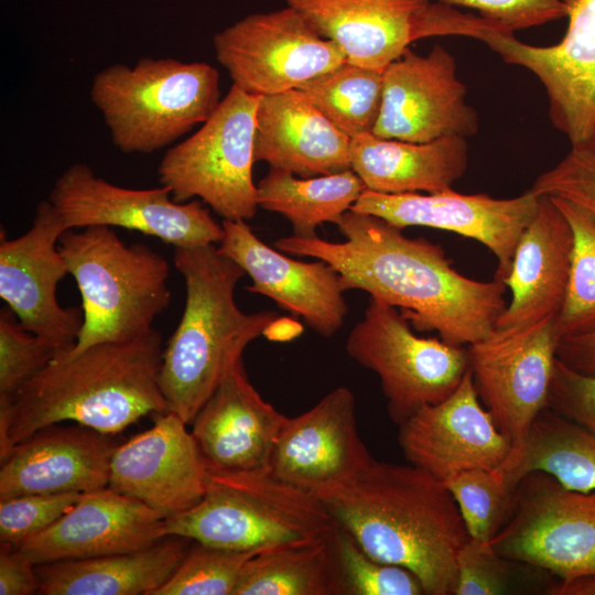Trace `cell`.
<instances>
[{
    "label": "cell",
    "instance_id": "6da1fadb",
    "mask_svg": "<svg viewBox=\"0 0 595 595\" xmlns=\"http://www.w3.org/2000/svg\"><path fill=\"white\" fill-rule=\"evenodd\" d=\"M344 241L281 237L278 250L323 260L344 291L361 290L396 309L421 333L468 346L486 338L505 310L506 284L459 273L439 244L410 238L387 220L354 209L335 223Z\"/></svg>",
    "mask_w": 595,
    "mask_h": 595
},
{
    "label": "cell",
    "instance_id": "7a4b0ae2",
    "mask_svg": "<svg viewBox=\"0 0 595 595\" xmlns=\"http://www.w3.org/2000/svg\"><path fill=\"white\" fill-rule=\"evenodd\" d=\"M163 342L156 329L53 359L0 398V461L37 430L72 421L118 434L150 413L169 412L160 387Z\"/></svg>",
    "mask_w": 595,
    "mask_h": 595
},
{
    "label": "cell",
    "instance_id": "3957f363",
    "mask_svg": "<svg viewBox=\"0 0 595 595\" xmlns=\"http://www.w3.org/2000/svg\"><path fill=\"white\" fill-rule=\"evenodd\" d=\"M322 501L374 559L407 569L426 595H453L470 538L445 484L414 466L378 462Z\"/></svg>",
    "mask_w": 595,
    "mask_h": 595
},
{
    "label": "cell",
    "instance_id": "277c9868",
    "mask_svg": "<svg viewBox=\"0 0 595 595\" xmlns=\"http://www.w3.org/2000/svg\"><path fill=\"white\" fill-rule=\"evenodd\" d=\"M173 263L185 283L181 320L162 354L160 387L169 411L191 424L216 388L242 360L256 338H282L273 311L242 312L235 290L246 274L216 245L174 248Z\"/></svg>",
    "mask_w": 595,
    "mask_h": 595
},
{
    "label": "cell",
    "instance_id": "5b68a950",
    "mask_svg": "<svg viewBox=\"0 0 595 595\" xmlns=\"http://www.w3.org/2000/svg\"><path fill=\"white\" fill-rule=\"evenodd\" d=\"M58 249L82 299L83 326L68 355L144 335L169 307V262L147 245L126 244L112 227L89 226L66 230Z\"/></svg>",
    "mask_w": 595,
    "mask_h": 595
},
{
    "label": "cell",
    "instance_id": "8992f818",
    "mask_svg": "<svg viewBox=\"0 0 595 595\" xmlns=\"http://www.w3.org/2000/svg\"><path fill=\"white\" fill-rule=\"evenodd\" d=\"M336 522L314 495L269 469L209 472L201 501L165 519V534L232 551H264L331 536Z\"/></svg>",
    "mask_w": 595,
    "mask_h": 595
},
{
    "label": "cell",
    "instance_id": "52a82bcc",
    "mask_svg": "<svg viewBox=\"0 0 595 595\" xmlns=\"http://www.w3.org/2000/svg\"><path fill=\"white\" fill-rule=\"evenodd\" d=\"M113 144L123 153H152L204 123L220 102L219 73L204 62L143 57L112 64L90 88Z\"/></svg>",
    "mask_w": 595,
    "mask_h": 595
},
{
    "label": "cell",
    "instance_id": "ba28073f",
    "mask_svg": "<svg viewBox=\"0 0 595 595\" xmlns=\"http://www.w3.org/2000/svg\"><path fill=\"white\" fill-rule=\"evenodd\" d=\"M259 98L232 84L202 127L166 150L158 169L159 181L175 202L197 197L223 219L255 217L259 207L252 175Z\"/></svg>",
    "mask_w": 595,
    "mask_h": 595
},
{
    "label": "cell",
    "instance_id": "9c48e42d",
    "mask_svg": "<svg viewBox=\"0 0 595 595\" xmlns=\"http://www.w3.org/2000/svg\"><path fill=\"white\" fill-rule=\"evenodd\" d=\"M346 351L377 374L389 416L398 425L448 397L468 370L467 348L416 335L398 309L374 298L351 328Z\"/></svg>",
    "mask_w": 595,
    "mask_h": 595
},
{
    "label": "cell",
    "instance_id": "30bf717a",
    "mask_svg": "<svg viewBox=\"0 0 595 595\" xmlns=\"http://www.w3.org/2000/svg\"><path fill=\"white\" fill-rule=\"evenodd\" d=\"M347 62L383 72L411 43L430 36L463 35L477 40L501 31L484 18L430 0H286ZM504 32V31H501Z\"/></svg>",
    "mask_w": 595,
    "mask_h": 595
},
{
    "label": "cell",
    "instance_id": "8fae6325",
    "mask_svg": "<svg viewBox=\"0 0 595 595\" xmlns=\"http://www.w3.org/2000/svg\"><path fill=\"white\" fill-rule=\"evenodd\" d=\"M490 544L508 561L548 570L559 580L595 575V490L567 489L547 473H528Z\"/></svg>",
    "mask_w": 595,
    "mask_h": 595
},
{
    "label": "cell",
    "instance_id": "7c38bea8",
    "mask_svg": "<svg viewBox=\"0 0 595 595\" xmlns=\"http://www.w3.org/2000/svg\"><path fill=\"white\" fill-rule=\"evenodd\" d=\"M48 201L67 230L89 226L120 227L155 237L173 248L219 244L223 225L201 201L175 202L165 186L115 185L84 163L68 166L55 181Z\"/></svg>",
    "mask_w": 595,
    "mask_h": 595
},
{
    "label": "cell",
    "instance_id": "4fadbf2b",
    "mask_svg": "<svg viewBox=\"0 0 595 595\" xmlns=\"http://www.w3.org/2000/svg\"><path fill=\"white\" fill-rule=\"evenodd\" d=\"M234 85L258 96L299 88L345 63L346 55L298 9L253 13L214 36Z\"/></svg>",
    "mask_w": 595,
    "mask_h": 595
},
{
    "label": "cell",
    "instance_id": "5bb4252c",
    "mask_svg": "<svg viewBox=\"0 0 595 595\" xmlns=\"http://www.w3.org/2000/svg\"><path fill=\"white\" fill-rule=\"evenodd\" d=\"M556 316L499 331L468 345V368L484 407L512 447L547 408L561 339Z\"/></svg>",
    "mask_w": 595,
    "mask_h": 595
},
{
    "label": "cell",
    "instance_id": "9a60e30c",
    "mask_svg": "<svg viewBox=\"0 0 595 595\" xmlns=\"http://www.w3.org/2000/svg\"><path fill=\"white\" fill-rule=\"evenodd\" d=\"M67 230L48 199L36 207L31 227L8 239L1 228L0 298L19 323L60 349L72 348L83 326L82 307H63L56 291L68 274L58 249Z\"/></svg>",
    "mask_w": 595,
    "mask_h": 595
},
{
    "label": "cell",
    "instance_id": "2e32d148",
    "mask_svg": "<svg viewBox=\"0 0 595 595\" xmlns=\"http://www.w3.org/2000/svg\"><path fill=\"white\" fill-rule=\"evenodd\" d=\"M567 18L566 33L554 45L527 44L501 31H490L482 41L539 79L552 125L571 147H581L595 142V0H576Z\"/></svg>",
    "mask_w": 595,
    "mask_h": 595
},
{
    "label": "cell",
    "instance_id": "e0dca14e",
    "mask_svg": "<svg viewBox=\"0 0 595 595\" xmlns=\"http://www.w3.org/2000/svg\"><path fill=\"white\" fill-rule=\"evenodd\" d=\"M382 101L374 134L409 142L474 136L476 110L456 74L453 55L435 45L426 55L408 48L383 71Z\"/></svg>",
    "mask_w": 595,
    "mask_h": 595
},
{
    "label": "cell",
    "instance_id": "ac0fdd59",
    "mask_svg": "<svg viewBox=\"0 0 595 595\" xmlns=\"http://www.w3.org/2000/svg\"><path fill=\"white\" fill-rule=\"evenodd\" d=\"M540 196L495 198L446 190L387 194L365 190L350 209L380 217L400 228L430 227L452 231L486 246L498 261L496 279L507 277L519 239L534 218Z\"/></svg>",
    "mask_w": 595,
    "mask_h": 595
},
{
    "label": "cell",
    "instance_id": "d6986e66",
    "mask_svg": "<svg viewBox=\"0 0 595 595\" xmlns=\"http://www.w3.org/2000/svg\"><path fill=\"white\" fill-rule=\"evenodd\" d=\"M374 459L358 432L354 393L337 387L307 411L288 416L269 470L322 500Z\"/></svg>",
    "mask_w": 595,
    "mask_h": 595
},
{
    "label": "cell",
    "instance_id": "ffe728a7",
    "mask_svg": "<svg viewBox=\"0 0 595 595\" xmlns=\"http://www.w3.org/2000/svg\"><path fill=\"white\" fill-rule=\"evenodd\" d=\"M186 423L173 412L120 443L111 458L108 487L163 518L181 515L204 497L208 467Z\"/></svg>",
    "mask_w": 595,
    "mask_h": 595
},
{
    "label": "cell",
    "instance_id": "44dd1931",
    "mask_svg": "<svg viewBox=\"0 0 595 595\" xmlns=\"http://www.w3.org/2000/svg\"><path fill=\"white\" fill-rule=\"evenodd\" d=\"M398 441L410 464L442 482L464 470L496 468L512 448L482 403L469 368L448 397L399 425Z\"/></svg>",
    "mask_w": 595,
    "mask_h": 595
},
{
    "label": "cell",
    "instance_id": "7402d4cb",
    "mask_svg": "<svg viewBox=\"0 0 595 595\" xmlns=\"http://www.w3.org/2000/svg\"><path fill=\"white\" fill-rule=\"evenodd\" d=\"M220 253L251 279L246 290L268 296L323 337L344 325L348 311L338 272L323 260L292 259L260 240L245 220L223 219Z\"/></svg>",
    "mask_w": 595,
    "mask_h": 595
},
{
    "label": "cell",
    "instance_id": "603a6c76",
    "mask_svg": "<svg viewBox=\"0 0 595 595\" xmlns=\"http://www.w3.org/2000/svg\"><path fill=\"white\" fill-rule=\"evenodd\" d=\"M165 537V518L105 487L85 493L54 524L12 549L39 565L133 552Z\"/></svg>",
    "mask_w": 595,
    "mask_h": 595
},
{
    "label": "cell",
    "instance_id": "cb8c5ba5",
    "mask_svg": "<svg viewBox=\"0 0 595 595\" xmlns=\"http://www.w3.org/2000/svg\"><path fill=\"white\" fill-rule=\"evenodd\" d=\"M119 444L113 435L80 424L42 428L1 459L0 499L108 487L111 458Z\"/></svg>",
    "mask_w": 595,
    "mask_h": 595
},
{
    "label": "cell",
    "instance_id": "d4e9b609",
    "mask_svg": "<svg viewBox=\"0 0 595 595\" xmlns=\"http://www.w3.org/2000/svg\"><path fill=\"white\" fill-rule=\"evenodd\" d=\"M286 419L255 389L240 360L196 413L191 432L209 472L267 470Z\"/></svg>",
    "mask_w": 595,
    "mask_h": 595
},
{
    "label": "cell",
    "instance_id": "484cf974",
    "mask_svg": "<svg viewBox=\"0 0 595 595\" xmlns=\"http://www.w3.org/2000/svg\"><path fill=\"white\" fill-rule=\"evenodd\" d=\"M351 138L299 88L260 96L255 160L270 169L313 177L351 170Z\"/></svg>",
    "mask_w": 595,
    "mask_h": 595
},
{
    "label": "cell",
    "instance_id": "4316f807",
    "mask_svg": "<svg viewBox=\"0 0 595 595\" xmlns=\"http://www.w3.org/2000/svg\"><path fill=\"white\" fill-rule=\"evenodd\" d=\"M572 248L569 221L549 196H540L538 212L522 232L502 281L511 300L494 329L523 328L559 314L566 293Z\"/></svg>",
    "mask_w": 595,
    "mask_h": 595
},
{
    "label": "cell",
    "instance_id": "83f0119b",
    "mask_svg": "<svg viewBox=\"0 0 595 595\" xmlns=\"http://www.w3.org/2000/svg\"><path fill=\"white\" fill-rule=\"evenodd\" d=\"M351 170L378 193H437L451 190L468 166L466 138L429 142L387 139L374 133L351 139Z\"/></svg>",
    "mask_w": 595,
    "mask_h": 595
},
{
    "label": "cell",
    "instance_id": "f1b7e54d",
    "mask_svg": "<svg viewBox=\"0 0 595 595\" xmlns=\"http://www.w3.org/2000/svg\"><path fill=\"white\" fill-rule=\"evenodd\" d=\"M193 541L167 536L126 553L36 565L41 595H153L172 575Z\"/></svg>",
    "mask_w": 595,
    "mask_h": 595
},
{
    "label": "cell",
    "instance_id": "f546056e",
    "mask_svg": "<svg viewBox=\"0 0 595 595\" xmlns=\"http://www.w3.org/2000/svg\"><path fill=\"white\" fill-rule=\"evenodd\" d=\"M499 466L513 487L528 473L542 472L567 489L592 491L595 435L547 407Z\"/></svg>",
    "mask_w": 595,
    "mask_h": 595
},
{
    "label": "cell",
    "instance_id": "4dcf8cb0",
    "mask_svg": "<svg viewBox=\"0 0 595 595\" xmlns=\"http://www.w3.org/2000/svg\"><path fill=\"white\" fill-rule=\"evenodd\" d=\"M333 533L257 553L232 595H345Z\"/></svg>",
    "mask_w": 595,
    "mask_h": 595
},
{
    "label": "cell",
    "instance_id": "1f68e13d",
    "mask_svg": "<svg viewBox=\"0 0 595 595\" xmlns=\"http://www.w3.org/2000/svg\"><path fill=\"white\" fill-rule=\"evenodd\" d=\"M259 207L285 217L298 237L317 236L324 223H336L349 210L366 190L353 171L300 177L270 169L258 184Z\"/></svg>",
    "mask_w": 595,
    "mask_h": 595
},
{
    "label": "cell",
    "instance_id": "d6a6232c",
    "mask_svg": "<svg viewBox=\"0 0 595 595\" xmlns=\"http://www.w3.org/2000/svg\"><path fill=\"white\" fill-rule=\"evenodd\" d=\"M382 73L346 61L299 89L353 139L374 132L382 101Z\"/></svg>",
    "mask_w": 595,
    "mask_h": 595
},
{
    "label": "cell",
    "instance_id": "836d02e7",
    "mask_svg": "<svg viewBox=\"0 0 595 595\" xmlns=\"http://www.w3.org/2000/svg\"><path fill=\"white\" fill-rule=\"evenodd\" d=\"M573 234L567 288L556 316L561 338L595 327V223L576 205L550 197Z\"/></svg>",
    "mask_w": 595,
    "mask_h": 595
},
{
    "label": "cell",
    "instance_id": "e575fe53",
    "mask_svg": "<svg viewBox=\"0 0 595 595\" xmlns=\"http://www.w3.org/2000/svg\"><path fill=\"white\" fill-rule=\"evenodd\" d=\"M453 495L470 538L490 542L508 519L515 488L504 469L464 470L443 482Z\"/></svg>",
    "mask_w": 595,
    "mask_h": 595
},
{
    "label": "cell",
    "instance_id": "d590c367",
    "mask_svg": "<svg viewBox=\"0 0 595 595\" xmlns=\"http://www.w3.org/2000/svg\"><path fill=\"white\" fill-rule=\"evenodd\" d=\"M261 551H232L193 541L153 595H232L246 563Z\"/></svg>",
    "mask_w": 595,
    "mask_h": 595
},
{
    "label": "cell",
    "instance_id": "8d00e7d4",
    "mask_svg": "<svg viewBox=\"0 0 595 595\" xmlns=\"http://www.w3.org/2000/svg\"><path fill=\"white\" fill-rule=\"evenodd\" d=\"M333 543L345 595L424 594L414 574L404 567L374 559L338 524L333 533Z\"/></svg>",
    "mask_w": 595,
    "mask_h": 595
},
{
    "label": "cell",
    "instance_id": "74e56055",
    "mask_svg": "<svg viewBox=\"0 0 595 595\" xmlns=\"http://www.w3.org/2000/svg\"><path fill=\"white\" fill-rule=\"evenodd\" d=\"M60 350L25 329L8 307L0 312V398L13 394Z\"/></svg>",
    "mask_w": 595,
    "mask_h": 595
},
{
    "label": "cell",
    "instance_id": "f35d334b",
    "mask_svg": "<svg viewBox=\"0 0 595 595\" xmlns=\"http://www.w3.org/2000/svg\"><path fill=\"white\" fill-rule=\"evenodd\" d=\"M85 493L30 494L0 499L1 545L15 548L54 524Z\"/></svg>",
    "mask_w": 595,
    "mask_h": 595
},
{
    "label": "cell",
    "instance_id": "ab89813d",
    "mask_svg": "<svg viewBox=\"0 0 595 595\" xmlns=\"http://www.w3.org/2000/svg\"><path fill=\"white\" fill-rule=\"evenodd\" d=\"M530 190L576 205L595 223V142L571 147L554 167L537 177Z\"/></svg>",
    "mask_w": 595,
    "mask_h": 595
},
{
    "label": "cell",
    "instance_id": "60d3db41",
    "mask_svg": "<svg viewBox=\"0 0 595 595\" xmlns=\"http://www.w3.org/2000/svg\"><path fill=\"white\" fill-rule=\"evenodd\" d=\"M452 7H465L501 31L541 25L567 18L576 0H440Z\"/></svg>",
    "mask_w": 595,
    "mask_h": 595
},
{
    "label": "cell",
    "instance_id": "b9f144b4",
    "mask_svg": "<svg viewBox=\"0 0 595 595\" xmlns=\"http://www.w3.org/2000/svg\"><path fill=\"white\" fill-rule=\"evenodd\" d=\"M508 560L490 542L469 538L456 558L454 595H498L508 587Z\"/></svg>",
    "mask_w": 595,
    "mask_h": 595
},
{
    "label": "cell",
    "instance_id": "7bdbcfd3",
    "mask_svg": "<svg viewBox=\"0 0 595 595\" xmlns=\"http://www.w3.org/2000/svg\"><path fill=\"white\" fill-rule=\"evenodd\" d=\"M547 407L595 435V376L578 372L556 358Z\"/></svg>",
    "mask_w": 595,
    "mask_h": 595
},
{
    "label": "cell",
    "instance_id": "ee69618b",
    "mask_svg": "<svg viewBox=\"0 0 595 595\" xmlns=\"http://www.w3.org/2000/svg\"><path fill=\"white\" fill-rule=\"evenodd\" d=\"M39 593L36 565L10 547L0 548V594L32 595Z\"/></svg>",
    "mask_w": 595,
    "mask_h": 595
},
{
    "label": "cell",
    "instance_id": "f6af8a7d",
    "mask_svg": "<svg viewBox=\"0 0 595 595\" xmlns=\"http://www.w3.org/2000/svg\"><path fill=\"white\" fill-rule=\"evenodd\" d=\"M556 358L578 372L595 376V327L562 337Z\"/></svg>",
    "mask_w": 595,
    "mask_h": 595
},
{
    "label": "cell",
    "instance_id": "bcb514c9",
    "mask_svg": "<svg viewBox=\"0 0 595 595\" xmlns=\"http://www.w3.org/2000/svg\"><path fill=\"white\" fill-rule=\"evenodd\" d=\"M547 594L551 595H595V575H582L571 580H559Z\"/></svg>",
    "mask_w": 595,
    "mask_h": 595
}]
</instances>
